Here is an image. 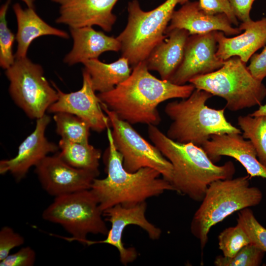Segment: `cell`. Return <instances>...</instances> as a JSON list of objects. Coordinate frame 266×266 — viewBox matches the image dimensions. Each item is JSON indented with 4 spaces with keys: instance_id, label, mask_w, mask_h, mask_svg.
<instances>
[{
    "instance_id": "obj_13",
    "label": "cell",
    "mask_w": 266,
    "mask_h": 266,
    "mask_svg": "<svg viewBox=\"0 0 266 266\" xmlns=\"http://www.w3.org/2000/svg\"><path fill=\"white\" fill-rule=\"evenodd\" d=\"M82 86L79 90L69 93L61 91L52 82L58 92V98L48 108L47 112L55 113L67 112L85 121L91 129L100 133L110 127L109 118L103 110L100 100L93 88L88 72L82 70Z\"/></svg>"
},
{
    "instance_id": "obj_4",
    "label": "cell",
    "mask_w": 266,
    "mask_h": 266,
    "mask_svg": "<svg viewBox=\"0 0 266 266\" xmlns=\"http://www.w3.org/2000/svg\"><path fill=\"white\" fill-rule=\"evenodd\" d=\"M213 96L206 91L195 89L187 98L168 102L165 112L172 123L167 136L179 143L201 146L213 134L242 133L227 120L225 108L207 106L206 101Z\"/></svg>"
},
{
    "instance_id": "obj_18",
    "label": "cell",
    "mask_w": 266,
    "mask_h": 266,
    "mask_svg": "<svg viewBox=\"0 0 266 266\" xmlns=\"http://www.w3.org/2000/svg\"><path fill=\"white\" fill-rule=\"evenodd\" d=\"M175 29L186 30L190 35L220 31L226 35H234L242 31L233 27L226 14H207L200 8L199 1L189 0L174 11L166 32Z\"/></svg>"
},
{
    "instance_id": "obj_14",
    "label": "cell",
    "mask_w": 266,
    "mask_h": 266,
    "mask_svg": "<svg viewBox=\"0 0 266 266\" xmlns=\"http://www.w3.org/2000/svg\"><path fill=\"white\" fill-rule=\"evenodd\" d=\"M214 32L190 35L182 63L169 81L184 85L196 77L211 73L222 66L224 61L217 56V43Z\"/></svg>"
},
{
    "instance_id": "obj_3",
    "label": "cell",
    "mask_w": 266,
    "mask_h": 266,
    "mask_svg": "<svg viewBox=\"0 0 266 266\" xmlns=\"http://www.w3.org/2000/svg\"><path fill=\"white\" fill-rule=\"evenodd\" d=\"M106 133L107 176L103 179L96 178L90 189L102 212L117 204L133 206L166 191H174L171 184L161 178V173L154 168L143 167L134 172L127 171L123 166L122 157L114 145L110 127Z\"/></svg>"
},
{
    "instance_id": "obj_12",
    "label": "cell",
    "mask_w": 266,
    "mask_h": 266,
    "mask_svg": "<svg viewBox=\"0 0 266 266\" xmlns=\"http://www.w3.org/2000/svg\"><path fill=\"white\" fill-rule=\"evenodd\" d=\"M34 172L43 189L55 198L90 189L100 174L69 165L58 152L43 159L35 166Z\"/></svg>"
},
{
    "instance_id": "obj_11",
    "label": "cell",
    "mask_w": 266,
    "mask_h": 266,
    "mask_svg": "<svg viewBox=\"0 0 266 266\" xmlns=\"http://www.w3.org/2000/svg\"><path fill=\"white\" fill-rule=\"evenodd\" d=\"M147 203L144 201L131 206L117 204L104 210L103 215L111 223V228L106 237L99 241L88 240L86 245L109 244L118 250L122 264L126 266L133 262L137 258L138 252L134 247H126L122 242L123 233L127 226H138L145 231L152 240H157L161 235V229L147 219L145 215Z\"/></svg>"
},
{
    "instance_id": "obj_28",
    "label": "cell",
    "mask_w": 266,
    "mask_h": 266,
    "mask_svg": "<svg viewBox=\"0 0 266 266\" xmlns=\"http://www.w3.org/2000/svg\"><path fill=\"white\" fill-rule=\"evenodd\" d=\"M265 252L252 243L243 247L232 257H216V266H259L262 264Z\"/></svg>"
},
{
    "instance_id": "obj_19",
    "label": "cell",
    "mask_w": 266,
    "mask_h": 266,
    "mask_svg": "<svg viewBox=\"0 0 266 266\" xmlns=\"http://www.w3.org/2000/svg\"><path fill=\"white\" fill-rule=\"evenodd\" d=\"M238 27L244 32L233 37H227L220 31L214 32L216 54L223 61L236 56L246 64L257 50L266 45V17L241 23Z\"/></svg>"
},
{
    "instance_id": "obj_21",
    "label": "cell",
    "mask_w": 266,
    "mask_h": 266,
    "mask_svg": "<svg viewBox=\"0 0 266 266\" xmlns=\"http://www.w3.org/2000/svg\"><path fill=\"white\" fill-rule=\"evenodd\" d=\"M165 34L166 37L154 47L145 61L149 70L156 71L162 79L169 80L182 63L190 34L180 29Z\"/></svg>"
},
{
    "instance_id": "obj_29",
    "label": "cell",
    "mask_w": 266,
    "mask_h": 266,
    "mask_svg": "<svg viewBox=\"0 0 266 266\" xmlns=\"http://www.w3.org/2000/svg\"><path fill=\"white\" fill-rule=\"evenodd\" d=\"M219 248L225 257H232L250 240L242 227L237 223L234 227L224 230L218 235Z\"/></svg>"
},
{
    "instance_id": "obj_30",
    "label": "cell",
    "mask_w": 266,
    "mask_h": 266,
    "mask_svg": "<svg viewBox=\"0 0 266 266\" xmlns=\"http://www.w3.org/2000/svg\"><path fill=\"white\" fill-rule=\"evenodd\" d=\"M238 212L237 223L244 230L250 243L266 253V229L257 221L249 207Z\"/></svg>"
},
{
    "instance_id": "obj_7",
    "label": "cell",
    "mask_w": 266,
    "mask_h": 266,
    "mask_svg": "<svg viewBox=\"0 0 266 266\" xmlns=\"http://www.w3.org/2000/svg\"><path fill=\"white\" fill-rule=\"evenodd\" d=\"M196 89L224 99L232 111L261 105L266 97V87L255 78L246 64L236 56L225 61L219 69L196 77L189 82Z\"/></svg>"
},
{
    "instance_id": "obj_17",
    "label": "cell",
    "mask_w": 266,
    "mask_h": 266,
    "mask_svg": "<svg viewBox=\"0 0 266 266\" xmlns=\"http://www.w3.org/2000/svg\"><path fill=\"white\" fill-rule=\"evenodd\" d=\"M201 147L214 163L223 156L231 157L242 165L250 179H266V167L259 162L255 147L240 133L213 134Z\"/></svg>"
},
{
    "instance_id": "obj_23",
    "label": "cell",
    "mask_w": 266,
    "mask_h": 266,
    "mask_svg": "<svg viewBox=\"0 0 266 266\" xmlns=\"http://www.w3.org/2000/svg\"><path fill=\"white\" fill-rule=\"evenodd\" d=\"M83 64L90 76L93 89L99 93L112 90L127 79L132 72L128 59L123 57L109 64L93 59Z\"/></svg>"
},
{
    "instance_id": "obj_34",
    "label": "cell",
    "mask_w": 266,
    "mask_h": 266,
    "mask_svg": "<svg viewBox=\"0 0 266 266\" xmlns=\"http://www.w3.org/2000/svg\"><path fill=\"white\" fill-rule=\"evenodd\" d=\"M247 68L257 79L263 81L266 77V45L260 53H255L250 59Z\"/></svg>"
},
{
    "instance_id": "obj_26",
    "label": "cell",
    "mask_w": 266,
    "mask_h": 266,
    "mask_svg": "<svg viewBox=\"0 0 266 266\" xmlns=\"http://www.w3.org/2000/svg\"><path fill=\"white\" fill-rule=\"evenodd\" d=\"M56 133L61 139L71 142L89 143V125L83 120L73 114L59 112L54 113Z\"/></svg>"
},
{
    "instance_id": "obj_16",
    "label": "cell",
    "mask_w": 266,
    "mask_h": 266,
    "mask_svg": "<svg viewBox=\"0 0 266 266\" xmlns=\"http://www.w3.org/2000/svg\"><path fill=\"white\" fill-rule=\"evenodd\" d=\"M59 5L55 22L69 28L98 26L110 32L116 19L113 9L119 0H50Z\"/></svg>"
},
{
    "instance_id": "obj_5",
    "label": "cell",
    "mask_w": 266,
    "mask_h": 266,
    "mask_svg": "<svg viewBox=\"0 0 266 266\" xmlns=\"http://www.w3.org/2000/svg\"><path fill=\"white\" fill-rule=\"evenodd\" d=\"M250 179L248 175L218 180L208 186L190 226L201 249L205 247L213 226L235 212L261 202L262 193L258 188L250 186Z\"/></svg>"
},
{
    "instance_id": "obj_37",
    "label": "cell",
    "mask_w": 266,
    "mask_h": 266,
    "mask_svg": "<svg viewBox=\"0 0 266 266\" xmlns=\"http://www.w3.org/2000/svg\"><path fill=\"white\" fill-rule=\"evenodd\" d=\"M24 2L29 8H34V2L35 0H21Z\"/></svg>"
},
{
    "instance_id": "obj_10",
    "label": "cell",
    "mask_w": 266,
    "mask_h": 266,
    "mask_svg": "<svg viewBox=\"0 0 266 266\" xmlns=\"http://www.w3.org/2000/svg\"><path fill=\"white\" fill-rule=\"evenodd\" d=\"M108 116L114 145L121 155L123 165L128 172H134L141 168L150 167L158 171L170 183L173 167L159 150L145 139L128 122L120 119L100 102Z\"/></svg>"
},
{
    "instance_id": "obj_22",
    "label": "cell",
    "mask_w": 266,
    "mask_h": 266,
    "mask_svg": "<svg viewBox=\"0 0 266 266\" xmlns=\"http://www.w3.org/2000/svg\"><path fill=\"white\" fill-rule=\"evenodd\" d=\"M12 8L17 24L15 59L27 57L32 42L41 36L54 35L64 39L69 38L67 32L53 27L44 21L36 13L34 8L27 7L23 8L19 3H15Z\"/></svg>"
},
{
    "instance_id": "obj_1",
    "label": "cell",
    "mask_w": 266,
    "mask_h": 266,
    "mask_svg": "<svg viewBox=\"0 0 266 266\" xmlns=\"http://www.w3.org/2000/svg\"><path fill=\"white\" fill-rule=\"evenodd\" d=\"M192 84L177 85L151 74L145 61L133 67L129 77L112 90L99 93L100 102L130 124L157 126L161 119V103L174 98L186 99L195 89Z\"/></svg>"
},
{
    "instance_id": "obj_27",
    "label": "cell",
    "mask_w": 266,
    "mask_h": 266,
    "mask_svg": "<svg viewBox=\"0 0 266 266\" xmlns=\"http://www.w3.org/2000/svg\"><path fill=\"white\" fill-rule=\"evenodd\" d=\"M10 1L7 0L0 8V66L5 70L15 61L12 46L16 36L8 27L6 20V14Z\"/></svg>"
},
{
    "instance_id": "obj_33",
    "label": "cell",
    "mask_w": 266,
    "mask_h": 266,
    "mask_svg": "<svg viewBox=\"0 0 266 266\" xmlns=\"http://www.w3.org/2000/svg\"><path fill=\"white\" fill-rule=\"evenodd\" d=\"M36 253L30 246L22 247L15 253L9 255L0 261V266H32L34 264Z\"/></svg>"
},
{
    "instance_id": "obj_25",
    "label": "cell",
    "mask_w": 266,
    "mask_h": 266,
    "mask_svg": "<svg viewBox=\"0 0 266 266\" xmlns=\"http://www.w3.org/2000/svg\"><path fill=\"white\" fill-rule=\"evenodd\" d=\"M237 123L242 135L252 142L259 162L266 167V116H239Z\"/></svg>"
},
{
    "instance_id": "obj_2",
    "label": "cell",
    "mask_w": 266,
    "mask_h": 266,
    "mask_svg": "<svg viewBox=\"0 0 266 266\" xmlns=\"http://www.w3.org/2000/svg\"><path fill=\"white\" fill-rule=\"evenodd\" d=\"M148 134L154 145L172 166L170 183L174 191L196 201L202 200L213 182L232 178L235 172L232 161L222 166L216 165L201 146L175 141L156 126L148 125Z\"/></svg>"
},
{
    "instance_id": "obj_6",
    "label": "cell",
    "mask_w": 266,
    "mask_h": 266,
    "mask_svg": "<svg viewBox=\"0 0 266 266\" xmlns=\"http://www.w3.org/2000/svg\"><path fill=\"white\" fill-rule=\"evenodd\" d=\"M179 0H166L156 8L145 11L137 0L128 2V22L116 38L122 57L132 67L145 61L152 50L166 37V30Z\"/></svg>"
},
{
    "instance_id": "obj_35",
    "label": "cell",
    "mask_w": 266,
    "mask_h": 266,
    "mask_svg": "<svg viewBox=\"0 0 266 266\" xmlns=\"http://www.w3.org/2000/svg\"><path fill=\"white\" fill-rule=\"evenodd\" d=\"M233 12L241 23L252 20L250 12L255 0H229Z\"/></svg>"
},
{
    "instance_id": "obj_15",
    "label": "cell",
    "mask_w": 266,
    "mask_h": 266,
    "mask_svg": "<svg viewBox=\"0 0 266 266\" xmlns=\"http://www.w3.org/2000/svg\"><path fill=\"white\" fill-rule=\"evenodd\" d=\"M50 121L46 114L36 119L34 131L21 143L17 155L0 161L1 174L9 172L19 182L26 177L31 167L35 166L49 153L59 152V145L49 141L45 136Z\"/></svg>"
},
{
    "instance_id": "obj_9",
    "label": "cell",
    "mask_w": 266,
    "mask_h": 266,
    "mask_svg": "<svg viewBox=\"0 0 266 266\" xmlns=\"http://www.w3.org/2000/svg\"><path fill=\"white\" fill-rule=\"evenodd\" d=\"M5 74L11 99L30 119L43 116L58 100V92L44 76L42 66L27 56L15 59Z\"/></svg>"
},
{
    "instance_id": "obj_31",
    "label": "cell",
    "mask_w": 266,
    "mask_h": 266,
    "mask_svg": "<svg viewBox=\"0 0 266 266\" xmlns=\"http://www.w3.org/2000/svg\"><path fill=\"white\" fill-rule=\"evenodd\" d=\"M189 0H179L178 3L182 5ZM200 8L205 13L215 15L224 13L227 15L231 23L238 26V19L234 15L229 0H199Z\"/></svg>"
},
{
    "instance_id": "obj_20",
    "label": "cell",
    "mask_w": 266,
    "mask_h": 266,
    "mask_svg": "<svg viewBox=\"0 0 266 266\" xmlns=\"http://www.w3.org/2000/svg\"><path fill=\"white\" fill-rule=\"evenodd\" d=\"M69 31L73 46L64 59V62L68 66L98 59L105 52L121 50L120 43L116 37L96 31L91 26L69 28Z\"/></svg>"
},
{
    "instance_id": "obj_36",
    "label": "cell",
    "mask_w": 266,
    "mask_h": 266,
    "mask_svg": "<svg viewBox=\"0 0 266 266\" xmlns=\"http://www.w3.org/2000/svg\"><path fill=\"white\" fill-rule=\"evenodd\" d=\"M250 115L252 116H266V104L260 105L257 110L250 114Z\"/></svg>"
},
{
    "instance_id": "obj_24",
    "label": "cell",
    "mask_w": 266,
    "mask_h": 266,
    "mask_svg": "<svg viewBox=\"0 0 266 266\" xmlns=\"http://www.w3.org/2000/svg\"><path fill=\"white\" fill-rule=\"evenodd\" d=\"M61 158L77 168L99 172L101 151L89 143L71 142L61 139L58 144Z\"/></svg>"
},
{
    "instance_id": "obj_32",
    "label": "cell",
    "mask_w": 266,
    "mask_h": 266,
    "mask_svg": "<svg viewBox=\"0 0 266 266\" xmlns=\"http://www.w3.org/2000/svg\"><path fill=\"white\" fill-rule=\"evenodd\" d=\"M24 237L11 227H3L0 231V261L9 255L15 247L24 244Z\"/></svg>"
},
{
    "instance_id": "obj_8",
    "label": "cell",
    "mask_w": 266,
    "mask_h": 266,
    "mask_svg": "<svg viewBox=\"0 0 266 266\" xmlns=\"http://www.w3.org/2000/svg\"><path fill=\"white\" fill-rule=\"evenodd\" d=\"M96 196L91 189L55 197L42 212L45 221L58 224L71 237L58 236L86 245L89 233L106 235L108 229Z\"/></svg>"
}]
</instances>
